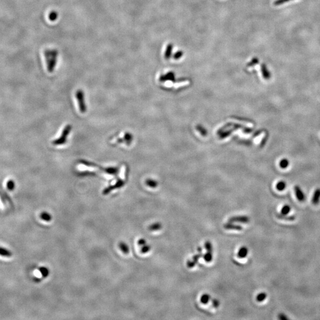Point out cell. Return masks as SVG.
Here are the masks:
<instances>
[{
    "label": "cell",
    "instance_id": "obj_35",
    "mask_svg": "<svg viewBox=\"0 0 320 320\" xmlns=\"http://www.w3.org/2000/svg\"><path fill=\"white\" fill-rule=\"evenodd\" d=\"M278 318L279 320H289V318L283 313H281L278 315Z\"/></svg>",
    "mask_w": 320,
    "mask_h": 320
},
{
    "label": "cell",
    "instance_id": "obj_8",
    "mask_svg": "<svg viewBox=\"0 0 320 320\" xmlns=\"http://www.w3.org/2000/svg\"><path fill=\"white\" fill-rule=\"evenodd\" d=\"M276 216L282 220H285L288 221H294L296 219V217L294 215H283L281 213H276Z\"/></svg>",
    "mask_w": 320,
    "mask_h": 320
},
{
    "label": "cell",
    "instance_id": "obj_16",
    "mask_svg": "<svg viewBox=\"0 0 320 320\" xmlns=\"http://www.w3.org/2000/svg\"><path fill=\"white\" fill-rule=\"evenodd\" d=\"M286 187V183L284 181H279L276 186V189L279 191H282L283 190L285 189Z\"/></svg>",
    "mask_w": 320,
    "mask_h": 320
},
{
    "label": "cell",
    "instance_id": "obj_14",
    "mask_svg": "<svg viewBox=\"0 0 320 320\" xmlns=\"http://www.w3.org/2000/svg\"><path fill=\"white\" fill-rule=\"evenodd\" d=\"M210 299H211V296L210 295L208 294H204L201 296L200 301L201 303L203 304H206L209 302Z\"/></svg>",
    "mask_w": 320,
    "mask_h": 320
},
{
    "label": "cell",
    "instance_id": "obj_24",
    "mask_svg": "<svg viewBox=\"0 0 320 320\" xmlns=\"http://www.w3.org/2000/svg\"><path fill=\"white\" fill-rule=\"evenodd\" d=\"M204 247H205V250L207 251H211V252H213V246H212V243L208 241H206L205 244H204Z\"/></svg>",
    "mask_w": 320,
    "mask_h": 320
},
{
    "label": "cell",
    "instance_id": "obj_31",
    "mask_svg": "<svg viewBox=\"0 0 320 320\" xmlns=\"http://www.w3.org/2000/svg\"><path fill=\"white\" fill-rule=\"evenodd\" d=\"M196 264V263L193 260H188V261H187V266L189 268H193V267L195 266Z\"/></svg>",
    "mask_w": 320,
    "mask_h": 320
},
{
    "label": "cell",
    "instance_id": "obj_30",
    "mask_svg": "<svg viewBox=\"0 0 320 320\" xmlns=\"http://www.w3.org/2000/svg\"><path fill=\"white\" fill-rule=\"evenodd\" d=\"M203 255H202V253H199V254H197L195 255V256L193 257L192 260H193V261L197 264V263H198V261H199V259H200V257H203Z\"/></svg>",
    "mask_w": 320,
    "mask_h": 320
},
{
    "label": "cell",
    "instance_id": "obj_34",
    "mask_svg": "<svg viewBox=\"0 0 320 320\" xmlns=\"http://www.w3.org/2000/svg\"><path fill=\"white\" fill-rule=\"evenodd\" d=\"M138 244L139 246H143L147 244V241H146V240H145V239H144V238H141V239H139V240H138Z\"/></svg>",
    "mask_w": 320,
    "mask_h": 320
},
{
    "label": "cell",
    "instance_id": "obj_13",
    "mask_svg": "<svg viewBox=\"0 0 320 320\" xmlns=\"http://www.w3.org/2000/svg\"><path fill=\"white\" fill-rule=\"evenodd\" d=\"M40 218L43 220L44 221L46 222H49L51 221L52 220V216L48 212H42L40 215Z\"/></svg>",
    "mask_w": 320,
    "mask_h": 320
},
{
    "label": "cell",
    "instance_id": "obj_10",
    "mask_svg": "<svg viewBox=\"0 0 320 320\" xmlns=\"http://www.w3.org/2000/svg\"><path fill=\"white\" fill-rule=\"evenodd\" d=\"M261 68L262 74H263V76L264 77V78L266 80L270 79V78H271V73L269 71V70H267V67H266V65L264 63H263L261 65Z\"/></svg>",
    "mask_w": 320,
    "mask_h": 320
},
{
    "label": "cell",
    "instance_id": "obj_18",
    "mask_svg": "<svg viewBox=\"0 0 320 320\" xmlns=\"http://www.w3.org/2000/svg\"><path fill=\"white\" fill-rule=\"evenodd\" d=\"M119 248L123 251V253H125V254H128L129 253V247L126 243H124L123 242H121V243H119Z\"/></svg>",
    "mask_w": 320,
    "mask_h": 320
},
{
    "label": "cell",
    "instance_id": "obj_27",
    "mask_svg": "<svg viewBox=\"0 0 320 320\" xmlns=\"http://www.w3.org/2000/svg\"><path fill=\"white\" fill-rule=\"evenodd\" d=\"M132 140V136L129 133H126L124 136V141L127 142L128 144H130Z\"/></svg>",
    "mask_w": 320,
    "mask_h": 320
},
{
    "label": "cell",
    "instance_id": "obj_12",
    "mask_svg": "<svg viewBox=\"0 0 320 320\" xmlns=\"http://www.w3.org/2000/svg\"><path fill=\"white\" fill-rule=\"evenodd\" d=\"M162 224L160 222H155V223L151 224L149 226L148 229L151 231H157L160 230L162 228Z\"/></svg>",
    "mask_w": 320,
    "mask_h": 320
},
{
    "label": "cell",
    "instance_id": "obj_37",
    "mask_svg": "<svg viewBox=\"0 0 320 320\" xmlns=\"http://www.w3.org/2000/svg\"><path fill=\"white\" fill-rule=\"evenodd\" d=\"M259 62V60H258L257 58H254V59H253V60L251 61V63H250V65H255V64Z\"/></svg>",
    "mask_w": 320,
    "mask_h": 320
},
{
    "label": "cell",
    "instance_id": "obj_29",
    "mask_svg": "<svg viewBox=\"0 0 320 320\" xmlns=\"http://www.w3.org/2000/svg\"><path fill=\"white\" fill-rule=\"evenodd\" d=\"M147 185H148V186L152 187V188H154L155 187L157 186V183L155 181H154V180H148L147 181Z\"/></svg>",
    "mask_w": 320,
    "mask_h": 320
},
{
    "label": "cell",
    "instance_id": "obj_25",
    "mask_svg": "<svg viewBox=\"0 0 320 320\" xmlns=\"http://www.w3.org/2000/svg\"><path fill=\"white\" fill-rule=\"evenodd\" d=\"M172 49V45H169L167 46V50L165 51V58L166 59H168V58H170V56L171 55Z\"/></svg>",
    "mask_w": 320,
    "mask_h": 320
},
{
    "label": "cell",
    "instance_id": "obj_15",
    "mask_svg": "<svg viewBox=\"0 0 320 320\" xmlns=\"http://www.w3.org/2000/svg\"><path fill=\"white\" fill-rule=\"evenodd\" d=\"M203 257L205 261L208 263L211 262L213 260V252L207 251V253L203 255Z\"/></svg>",
    "mask_w": 320,
    "mask_h": 320
},
{
    "label": "cell",
    "instance_id": "obj_26",
    "mask_svg": "<svg viewBox=\"0 0 320 320\" xmlns=\"http://www.w3.org/2000/svg\"><path fill=\"white\" fill-rule=\"evenodd\" d=\"M151 250V246L148 245L147 244L142 246L141 247V251L142 253H148V251H149Z\"/></svg>",
    "mask_w": 320,
    "mask_h": 320
},
{
    "label": "cell",
    "instance_id": "obj_3",
    "mask_svg": "<svg viewBox=\"0 0 320 320\" xmlns=\"http://www.w3.org/2000/svg\"><path fill=\"white\" fill-rule=\"evenodd\" d=\"M76 97L79 104L80 111L81 113H85L86 111V105L85 103L84 92L80 90H78L76 93Z\"/></svg>",
    "mask_w": 320,
    "mask_h": 320
},
{
    "label": "cell",
    "instance_id": "obj_33",
    "mask_svg": "<svg viewBox=\"0 0 320 320\" xmlns=\"http://www.w3.org/2000/svg\"><path fill=\"white\" fill-rule=\"evenodd\" d=\"M289 1H291V0H276L274 2V4L275 5H281V4H283L284 3L286 2H288Z\"/></svg>",
    "mask_w": 320,
    "mask_h": 320
},
{
    "label": "cell",
    "instance_id": "obj_36",
    "mask_svg": "<svg viewBox=\"0 0 320 320\" xmlns=\"http://www.w3.org/2000/svg\"><path fill=\"white\" fill-rule=\"evenodd\" d=\"M182 56V52H177V53H175V56H174V58H175V59H179V58H180Z\"/></svg>",
    "mask_w": 320,
    "mask_h": 320
},
{
    "label": "cell",
    "instance_id": "obj_23",
    "mask_svg": "<svg viewBox=\"0 0 320 320\" xmlns=\"http://www.w3.org/2000/svg\"><path fill=\"white\" fill-rule=\"evenodd\" d=\"M7 188L9 190L12 191L15 188V183L12 180H10L7 183Z\"/></svg>",
    "mask_w": 320,
    "mask_h": 320
},
{
    "label": "cell",
    "instance_id": "obj_5",
    "mask_svg": "<svg viewBox=\"0 0 320 320\" xmlns=\"http://www.w3.org/2000/svg\"><path fill=\"white\" fill-rule=\"evenodd\" d=\"M250 221V218L247 216H233L230 218L229 222H240V223H246Z\"/></svg>",
    "mask_w": 320,
    "mask_h": 320
},
{
    "label": "cell",
    "instance_id": "obj_17",
    "mask_svg": "<svg viewBox=\"0 0 320 320\" xmlns=\"http://www.w3.org/2000/svg\"><path fill=\"white\" fill-rule=\"evenodd\" d=\"M39 270L43 277H46L49 274V269L46 267H39Z\"/></svg>",
    "mask_w": 320,
    "mask_h": 320
},
{
    "label": "cell",
    "instance_id": "obj_32",
    "mask_svg": "<svg viewBox=\"0 0 320 320\" xmlns=\"http://www.w3.org/2000/svg\"><path fill=\"white\" fill-rule=\"evenodd\" d=\"M220 304V301H219L218 299H213L212 300V305L213 306V307H215V308H218V307H219Z\"/></svg>",
    "mask_w": 320,
    "mask_h": 320
},
{
    "label": "cell",
    "instance_id": "obj_22",
    "mask_svg": "<svg viewBox=\"0 0 320 320\" xmlns=\"http://www.w3.org/2000/svg\"><path fill=\"white\" fill-rule=\"evenodd\" d=\"M105 171H106V172H107L108 174L114 175V174H117V172H118V169L116 168V167H109V168L106 169L105 170Z\"/></svg>",
    "mask_w": 320,
    "mask_h": 320
},
{
    "label": "cell",
    "instance_id": "obj_20",
    "mask_svg": "<svg viewBox=\"0 0 320 320\" xmlns=\"http://www.w3.org/2000/svg\"><path fill=\"white\" fill-rule=\"evenodd\" d=\"M267 298V294L265 292H261L258 294L256 296V300L257 302H261L264 301Z\"/></svg>",
    "mask_w": 320,
    "mask_h": 320
},
{
    "label": "cell",
    "instance_id": "obj_21",
    "mask_svg": "<svg viewBox=\"0 0 320 320\" xmlns=\"http://www.w3.org/2000/svg\"><path fill=\"white\" fill-rule=\"evenodd\" d=\"M291 210V208L289 205H284L281 209V213L283 215H288L290 212Z\"/></svg>",
    "mask_w": 320,
    "mask_h": 320
},
{
    "label": "cell",
    "instance_id": "obj_1",
    "mask_svg": "<svg viewBox=\"0 0 320 320\" xmlns=\"http://www.w3.org/2000/svg\"><path fill=\"white\" fill-rule=\"evenodd\" d=\"M44 54L47 63L48 70L50 73H52L56 64L58 51L55 49H47L45 51Z\"/></svg>",
    "mask_w": 320,
    "mask_h": 320
},
{
    "label": "cell",
    "instance_id": "obj_19",
    "mask_svg": "<svg viewBox=\"0 0 320 320\" xmlns=\"http://www.w3.org/2000/svg\"><path fill=\"white\" fill-rule=\"evenodd\" d=\"M289 161L286 158H283L279 162V165L282 169H286L289 166Z\"/></svg>",
    "mask_w": 320,
    "mask_h": 320
},
{
    "label": "cell",
    "instance_id": "obj_4",
    "mask_svg": "<svg viewBox=\"0 0 320 320\" xmlns=\"http://www.w3.org/2000/svg\"><path fill=\"white\" fill-rule=\"evenodd\" d=\"M294 191L298 200L301 202H304L305 200V196L301 188L299 186H295Z\"/></svg>",
    "mask_w": 320,
    "mask_h": 320
},
{
    "label": "cell",
    "instance_id": "obj_38",
    "mask_svg": "<svg viewBox=\"0 0 320 320\" xmlns=\"http://www.w3.org/2000/svg\"><path fill=\"white\" fill-rule=\"evenodd\" d=\"M197 251H198L199 253H202V247H199L197 248Z\"/></svg>",
    "mask_w": 320,
    "mask_h": 320
},
{
    "label": "cell",
    "instance_id": "obj_9",
    "mask_svg": "<svg viewBox=\"0 0 320 320\" xmlns=\"http://www.w3.org/2000/svg\"><path fill=\"white\" fill-rule=\"evenodd\" d=\"M320 200V189L318 188L317 189L313 195L312 199V202L314 205H317L319 203Z\"/></svg>",
    "mask_w": 320,
    "mask_h": 320
},
{
    "label": "cell",
    "instance_id": "obj_6",
    "mask_svg": "<svg viewBox=\"0 0 320 320\" xmlns=\"http://www.w3.org/2000/svg\"><path fill=\"white\" fill-rule=\"evenodd\" d=\"M223 227L226 230H237V231H241L243 230V227L241 225L234 224L233 222H231L225 223L223 225Z\"/></svg>",
    "mask_w": 320,
    "mask_h": 320
},
{
    "label": "cell",
    "instance_id": "obj_7",
    "mask_svg": "<svg viewBox=\"0 0 320 320\" xmlns=\"http://www.w3.org/2000/svg\"><path fill=\"white\" fill-rule=\"evenodd\" d=\"M248 253V249L246 246L241 247L238 253H237V256L240 259H244L246 258Z\"/></svg>",
    "mask_w": 320,
    "mask_h": 320
},
{
    "label": "cell",
    "instance_id": "obj_2",
    "mask_svg": "<svg viewBox=\"0 0 320 320\" xmlns=\"http://www.w3.org/2000/svg\"><path fill=\"white\" fill-rule=\"evenodd\" d=\"M71 130V125H67L63 130L61 136L60 138L56 139L53 142V144L55 145H61L62 144H65L66 141V139L68 135L70 134Z\"/></svg>",
    "mask_w": 320,
    "mask_h": 320
},
{
    "label": "cell",
    "instance_id": "obj_11",
    "mask_svg": "<svg viewBox=\"0 0 320 320\" xmlns=\"http://www.w3.org/2000/svg\"><path fill=\"white\" fill-rule=\"evenodd\" d=\"M0 256L5 257H10L12 256V253L10 250L0 247Z\"/></svg>",
    "mask_w": 320,
    "mask_h": 320
},
{
    "label": "cell",
    "instance_id": "obj_28",
    "mask_svg": "<svg viewBox=\"0 0 320 320\" xmlns=\"http://www.w3.org/2000/svg\"><path fill=\"white\" fill-rule=\"evenodd\" d=\"M58 14L56 12H52L49 15V18L51 21H54L57 19Z\"/></svg>",
    "mask_w": 320,
    "mask_h": 320
}]
</instances>
